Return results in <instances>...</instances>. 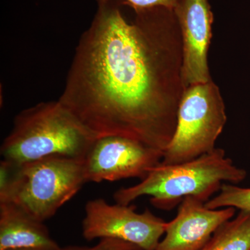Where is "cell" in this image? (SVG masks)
Masks as SVG:
<instances>
[{
    "label": "cell",
    "instance_id": "7a4b0ae2",
    "mask_svg": "<svg viewBox=\"0 0 250 250\" xmlns=\"http://www.w3.org/2000/svg\"><path fill=\"white\" fill-rule=\"evenodd\" d=\"M246 177V171L237 167L223 149L215 147L186 162L172 165L160 163L139 184L117 190L113 198L117 204L129 205L148 195L156 208L170 210L188 196L206 203L224 183H241Z\"/></svg>",
    "mask_w": 250,
    "mask_h": 250
},
{
    "label": "cell",
    "instance_id": "7c38bea8",
    "mask_svg": "<svg viewBox=\"0 0 250 250\" xmlns=\"http://www.w3.org/2000/svg\"><path fill=\"white\" fill-rule=\"evenodd\" d=\"M205 206L210 209L233 207L236 209L250 212V188L224 183L218 195L206 202Z\"/></svg>",
    "mask_w": 250,
    "mask_h": 250
},
{
    "label": "cell",
    "instance_id": "5b68a950",
    "mask_svg": "<svg viewBox=\"0 0 250 250\" xmlns=\"http://www.w3.org/2000/svg\"><path fill=\"white\" fill-rule=\"evenodd\" d=\"M227 120L220 88L212 80L186 88L179 102L175 132L161 164H180L213 151Z\"/></svg>",
    "mask_w": 250,
    "mask_h": 250
},
{
    "label": "cell",
    "instance_id": "6da1fadb",
    "mask_svg": "<svg viewBox=\"0 0 250 250\" xmlns=\"http://www.w3.org/2000/svg\"><path fill=\"white\" fill-rule=\"evenodd\" d=\"M98 5L75 48L59 100L95 137L120 136L165 152L184 93L182 42L173 10Z\"/></svg>",
    "mask_w": 250,
    "mask_h": 250
},
{
    "label": "cell",
    "instance_id": "8fae6325",
    "mask_svg": "<svg viewBox=\"0 0 250 250\" xmlns=\"http://www.w3.org/2000/svg\"><path fill=\"white\" fill-rule=\"evenodd\" d=\"M198 250H250V212L240 210Z\"/></svg>",
    "mask_w": 250,
    "mask_h": 250
},
{
    "label": "cell",
    "instance_id": "5bb4252c",
    "mask_svg": "<svg viewBox=\"0 0 250 250\" xmlns=\"http://www.w3.org/2000/svg\"><path fill=\"white\" fill-rule=\"evenodd\" d=\"M62 250H141L137 246L121 240L104 238L93 247L67 246Z\"/></svg>",
    "mask_w": 250,
    "mask_h": 250
},
{
    "label": "cell",
    "instance_id": "ba28073f",
    "mask_svg": "<svg viewBox=\"0 0 250 250\" xmlns=\"http://www.w3.org/2000/svg\"><path fill=\"white\" fill-rule=\"evenodd\" d=\"M173 10L182 37V79L185 89L211 80L208 54L213 14L208 0H179Z\"/></svg>",
    "mask_w": 250,
    "mask_h": 250
},
{
    "label": "cell",
    "instance_id": "30bf717a",
    "mask_svg": "<svg viewBox=\"0 0 250 250\" xmlns=\"http://www.w3.org/2000/svg\"><path fill=\"white\" fill-rule=\"evenodd\" d=\"M59 250L42 222L11 202L0 203V250Z\"/></svg>",
    "mask_w": 250,
    "mask_h": 250
},
{
    "label": "cell",
    "instance_id": "9c48e42d",
    "mask_svg": "<svg viewBox=\"0 0 250 250\" xmlns=\"http://www.w3.org/2000/svg\"><path fill=\"white\" fill-rule=\"evenodd\" d=\"M236 208L210 209L205 202L188 196L181 202L175 218L166 222L165 238L154 250H198L224 223L232 219Z\"/></svg>",
    "mask_w": 250,
    "mask_h": 250
},
{
    "label": "cell",
    "instance_id": "9a60e30c",
    "mask_svg": "<svg viewBox=\"0 0 250 250\" xmlns=\"http://www.w3.org/2000/svg\"><path fill=\"white\" fill-rule=\"evenodd\" d=\"M62 250V248L59 250H47V249H35V248H33V249H17V250Z\"/></svg>",
    "mask_w": 250,
    "mask_h": 250
},
{
    "label": "cell",
    "instance_id": "3957f363",
    "mask_svg": "<svg viewBox=\"0 0 250 250\" xmlns=\"http://www.w3.org/2000/svg\"><path fill=\"white\" fill-rule=\"evenodd\" d=\"M96 139L59 100L42 102L16 115L0 153L19 164L52 156L83 160Z\"/></svg>",
    "mask_w": 250,
    "mask_h": 250
},
{
    "label": "cell",
    "instance_id": "277c9868",
    "mask_svg": "<svg viewBox=\"0 0 250 250\" xmlns=\"http://www.w3.org/2000/svg\"><path fill=\"white\" fill-rule=\"evenodd\" d=\"M85 183L83 159L48 156L19 164L14 182L0 203L16 204L44 223Z\"/></svg>",
    "mask_w": 250,
    "mask_h": 250
},
{
    "label": "cell",
    "instance_id": "52a82bcc",
    "mask_svg": "<svg viewBox=\"0 0 250 250\" xmlns=\"http://www.w3.org/2000/svg\"><path fill=\"white\" fill-rule=\"evenodd\" d=\"M164 152L120 136L95 139L83 159L86 183L146 178L159 165Z\"/></svg>",
    "mask_w": 250,
    "mask_h": 250
},
{
    "label": "cell",
    "instance_id": "4fadbf2b",
    "mask_svg": "<svg viewBox=\"0 0 250 250\" xmlns=\"http://www.w3.org/2000/svg\"><path fill=\"white\" fill-rule=\"evenodd\" d=\"M98 5L105 4L109 1H119L121 4L128 5L134 11L164 7L173 10L179 0H95Z\"/></svg>",
    "mask_w": 250,
    "mask_h": 250
},
{
    "label": "cell",
    "instance_id": "8992f818",
    "mask_svg": "<svg viewBox=\"0 0 250 250\" xmlns=\"http://www.w3.org/2000/svg\"><path fill=\"white\" fill-rule=\"evenodd\" d=\"M136 209L134 205H110L104 199L90 200L85 206L82 234L88 241L111 238L154 250L165 233L166 222L148 208L141 213Z\"/></svg>",
    "mask_w": 250,
    "mask_h": 250
}]
</instances>
